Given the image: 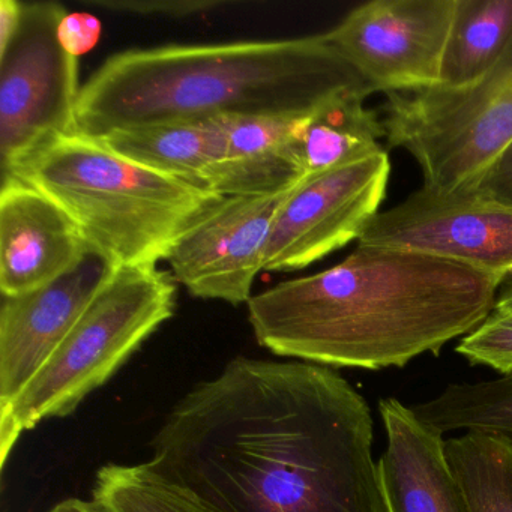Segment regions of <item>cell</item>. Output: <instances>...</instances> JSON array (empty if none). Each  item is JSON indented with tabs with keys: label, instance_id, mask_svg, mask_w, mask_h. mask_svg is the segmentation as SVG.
<instances>
[{
	"label": "cell",
	"instance_id": "9a60e30c",
	"mask_svg": "<svg viewBox=\"0 0 512 512\" xmlns=\"http://www.w3.org/2000/svg\"><path fill=\"white\" fill-rule=\"evenodd\" d=\"M307 116H224L226 154L214 193L260 196L295 187L304 179L296 139Z\"/></svg>",
	"mask_w": 512,
	"mask_h": 512
},
{
	"label": "cell",
	"instance_id": "ffe728a7",
	"mask_svg": "<svg viewBox=\"0 0 512 512\" xmlns=\"http://www.w3.org/2000/svg\"><path fill=\"white\" fill-rule=\"evenodd\" d=\"M446 458L472 512H512V443L466 431L446 440Z\"/></svg>",
	"mask_w": 512,
	"mask_h": 512
},
{
	"label": "cell",
	"instance_id": "277c9868",
	"mask_svg": "<svg viewBox=\"0 0 512 512\" xmlns=\"http://www.w3.org/2000/svg\"><path fill=\"white\" fill-rule=\"evenodd\" d=\"M7 179L49 197L76 224L89 250L116 268L157 266L223 197L134 163L79 133L56 140Z\"/></svg>",
	"mask_w": 512,
	"mask_h": 512
},
{
	"label": "cell",
	"instance_id": "6da1fadb",
	"mask_svg": "<svg viewBox=\"0 0 512 512\" xmlns=\"http://www.w3.org/2000/svg\"><path fill=\"white\" fill-rule=\"evenodd\" d=\"M373 427L334 368L236 356L175 404L145 463L218 512H385Z\"/></svg>",
	"mask_w": 512,
	"mask_h": 512
},
{
	"label": "cell",
	"instance_id": "83f0119b",
	"mask_svg": "<svg viewBox=\"0 0 512 512\" xmlns=\"http://www.w3.org/2000/svg\"><path fill=\"white\" fill-rule=\"evenodd\" d=\"M494 311H512V278L500 287Z\"/></svg>",
	"mask_w": 512,
	"mask_h": 512
},
{
	"label": "cell",
	"instance_id": "3957f363",
	"mask_svg": "<svg viewBox=\"0 0 512 512\" xmlns=\"http://www.w3.org/2000/svg\"><path fill=\"white\" fill-rule=\"evenodd\" d=\"M349 92L373 95L322 35L163 46L107 59L82 86L77 133L220 116H304Z\"/></svg>",
	"mask_w": 512,
	"mask_h": 512
},
{
	"label": "cell",
	"instance_id": "4fadbf2b",
	"mask_svg": "<svg viewBox=\"0 0 512 512\" xmlns=\"http://www.w3.org/2000/svg\"><path fill=\"white\" fill-rule=\"evenodd\" d=\"M89 247L55 202L19 179L0 190V292H34L82 263Z\"/></svg>",
	"mask_w": 512,
	"mask_h": 512
},
{
	"label": "cell",
	"instance_id": "7a4b0ae2",
	"mask_svg": "<svg viewBox=\"0 0 512 512\" xmlns=\"http://www.w3.org/2000/svg\"><path fill=\"white\" fill-rule=\"evenodd\" d=\"M505 280L413 251L359 245L343 262L248 301L257 343L325 367L403 368L478 328Z\"/></svg>",
	"mask_w": 512,
	"mask_h": 512
},
{
	"label": "cell",
	"instance_id": "ac0fdd59",
	"mask_svg": "<svg viewBox=\"0 0 512 512\" xmlns=\"http://www.w3.org/2000/svg\"><path fill=\"white\" fill-rule=\"evenodd\" d=\"M512 40V0H458L439 88L481 79Z\"/></svg>",
	"mask_w": 512,
	"mask_h": 512
},
{
	"label": "cell",
	"instance_id": "8fae6325",
	"mask_svg": "<svg viewBox=\"0 0 512 512\" xmlns=\"http://www.w3.org/2000/svg\"><path fill=\"white\" fill-rule=\"evenodd\" d=\"M292 188L221 197L209 206L169 251L173 280L194 298L248 304L265 268L275 218Z\"/></svg>",
	"mask_w": 512,
	"mask_h": 512
},
{
	"label": "cell",
	"instance_id": "603a6c76",
	"mask_svg": "<svg viewBox=\"0 0 512 512\" xmlns=\"http://www.w3.org/2000/svg\"><path fill=\"white\" fill-rule=\"evenodd\" d=\"M94 7L116 13L139 14V16H163L184 19L206 11L230 7L232 2L224 0H95Z\"/></svg>",
	"mask_w": 512,
	"mask_h": 512
},
{
	"label": "cell",
	"instance_id": "9c48e42d",
	"mask_svg": "<svg viewBox=\"0 0 512 512\" xmlns=\"http://www.w3.org/2000/svg\"><path fill=\"white\" fill-rule=\"evenodd\" d=\"M367 247L413 251L512 278V206L481 191L424 187L379 212L358 239Z\"/></svg>",
	"mask_w": 512,
	"mask_h": 512
},
{
	"label": "cell",
	"instance_id": "8992f818",
	"mask_svg": "<svg viewBox=\"0 0 512 512\" xmlns=\"http://www.w3.org/2000/svg\"><path fill=\"white\" fill-rule=\"evenodd\" d=\"M386 145L409 152L424 187L475 191L512 145V40L472 85L386 95Z\"/></svg>",
	"mask_w": 512,
	"mask_h": 512
},
{
	"label": "cell",
	"instance_id": "d4e9b609",
	"mask_svg": "<svg viewBox=\"0 0 512 512\" xmlns=\"http://www.w3.org/2000/svg\"><path fill=\"white\" fill-rule=\"evenodd\" d=\"M478 191L497 202L512 206V145L482 179Z\"/></svg>",
	"mask_w": 512,
	"mask_h": 512
},
{
	"label": "cell",
	"instance_id": "7402d4cb",
	"mask_svg": "<svg viewBox=\"0 0 512 512\" xmlns=\"http://www.w3.org/2000/svg\"><path fill=\"white\" fill-rule=\"evenodd\" d=\"M457 353L472 365H485L506 376L512 373V311H494L470 334Z\"/></svg>",
	"mask_w": 512,
	"mask_h": 512
},
{
	"label": "cell",
	"instance_id": "30bf717a",
	"mask_svg": "<svg viewBox=\"0 0 512 512\" xmlns=\"http://www.w3.org/2000/svg\"><path fill=\"white\" fill-rule=\"evenodd\" d=\"M389 176L382 151L301 179L275 218L263 271H298L358 241L379 214Z\"/></svg>",
	"mask_w": 512,
	"mask_h": 512
},
{
	"label": "cell",
	"instance_id": "484cf974",
	"mask_svg": "<svg viewBox=\"0 0 512 512\" xmlns=\"http://www.w3.org/2000/svg\"><path fill=\"white\" fill-rule=\"evenodd\" d=\"M25 2L0 0V52H4L22 25Z\"/></svg>",
	"mask_w": 512,
	"mask_h": 512
},
{
	"label": "cell",
	"instance_id": "44dd1931",
	"mask_svg": "<svg viewBox=\"0 0 512 512\" xmlns=\"http://www.w3.org/2000/svg\"><path fill=\"white\" fill-rule=\"evenodd\" d=\"M91 496L106 512H218L146 463L106 464L95 475Z\"/></svg>",
	"mask_w": 512,
	"mask_h": 512
},
{
	"label": "cell",
	"instance_id": "52a82bcc",
	"mask_svg": "<svg viewBox=\"0 0 512 512\" xmlns=\"http://www.w3.org/2000/svg\"><path fill=\"white\" fill-rule=\"evenodd\" d=\"M65 8L31 2L10 46L0 52L2 179L62 137L77 133L79 59L65 52L58 29Z\"/></svg>",
	"mask_w": 512,
	"mask_h": 512
},
{
	"label": "cell",
	"instance_id": "d6986e66",
	"mask_svg": "<svg viewBox=\"0 0 512 512\" xmlns=\"http://www.w3.org/2000/svg\"><path fill=\"white\" fill-rule=\"evenodd\" d=\"M412 410L442 434L478 431L512 443V373L487 382L451 383Z\"/></svg>",
	"mask_w": 512,
	"mask_h": 512
},
{
	"label": "cell",
	"instance_id": "2e32d148",
	"mask_svg": "<svg viewBox=\"0 0 512 512\" xmlns=\"http://www.w3.org/2000/svg\"><path fill=\"white\" fill-rule=\"evenodd\" d=\"M116 154L214 193L226 154L224 116L116 130L100 137Z\"/></svg>",
	"mask_w": 512,
	"mask_h": 512
},
{
	"label": "cell",
	"instance_id": "5b68a950",
	"mask_svg": "<svg viewBox=\"0 0 512 512\" xmlns=\"http://www.w3.org/2000/svg\"><path fill=\"white\" fill-rule=\"evenodd\" d=\"M176 281L157 266L115 269L17 397L0 406V464L23 433L73 413L175 314Z\"/></svg>",
	"mask_w": 512,
	"mask_h": 512
},
{
	"label": "cell",
	"instance_id": "e0dca14e",
	"mask_svg": "<svg viewBox=\"0 0 512 512\" xmlns=\"http://www.w3.org/2000/svg\"><path fill=\"white\" fill-rule=\"evenodd\" d=\"M367 98L361 92L337 95L302 121L296 154L304 178L385 151L383 122L365 107Z\"/></svg>",
	"mask_w": 512,
	"mask_h": 512
},
{
	"label": "cell",
	"instance_id": "ba28073f",
	"mask_svg": "<svg viewBox=\"0 0 512 512\" xmlns=\"http://www.w3.org/2000/svg\"><path fill=\"white\" fill-rule=\"evenodd\" d=\"M458 0H373L323 34L373 94L437 88Z\"/></svg>",
	"mask_w": 512,
	"mask_h": 512
},
{
	"label": "cell",
	"instance_id": "4316f807",
	"mask_svg": "<svg viewBox=\"0 0 512 512\" xmlns=\"http://www.w3.org/2000/svg\"><path fill=\"white\" fill-rule=\"evenodd\" d=\"M47 512H106L95 500L80 499V497H70V499L61 500Z\"/></svg>",
	"mask_w": 512,
	"mask_h": 512
},
{
	"label": "cell",
	"instance_id": "5bb4252c",
	"mask_svg": "<svg viewBox=\"0 0 512 512\" xmlns=\"http://www.w3.org/2000/svg\"><path fill=\"white\" fill-rule=\"evenodd\" d=\"M386 448L377 461L385 512H472L446 458L443 434L397 398H383Z\"/></svg>",
	"mask_w": 512,
	"mask_h": 512
},
{
	"label": "cell",
	"instance_id": "cb8c5ba5",
	"mask_svg": "<svg viewBox=\"0 0 512 512\" xmlns=\"http://www.w3.org/2000/svg\"><path fill=\"white\" fill-rule=\"evenodd\" d=\"M58 37L65 52L79 59L100 41L101 22L92 14L67 13L59 25Z\"/></svg>",
	"mask_w": 512,
	"mask_h": 512
},
{
	"label": "cell",
	"instance_id": "7c38bea8",
	"mask_svg": "<svg viewBox=\"0 0 512 512\" xmlns=\"http://www.w3.org/2000/svg\"><path fill=\"white\" fill-rule=\"evenodd\" d=\"M115 269L101 254L89 250L77 268L53 283L25 295L2 296L0 406L28 385Z\"/></svg>",
	"mask_w": 512,
	"mask_h": 512
}]
</instances>
